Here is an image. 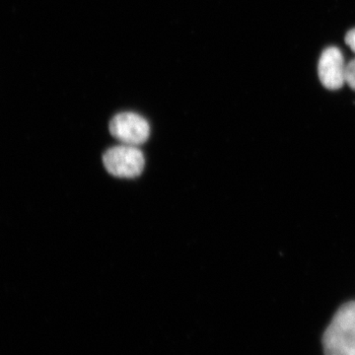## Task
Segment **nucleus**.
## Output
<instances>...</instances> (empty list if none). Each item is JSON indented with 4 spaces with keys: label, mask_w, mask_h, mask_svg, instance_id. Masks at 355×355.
<instances>
[{
    "label": "nucleus",
    "mask_w": 355,
    "mask_h": 355,
    "mask_svg": "<svg viewBox=\"0 0 355 355\" xmlns=\"http://www.w3.org/2000/svg\"><path fill=\"white\" fill-rule=\"evenodd\" d=\"M324 355H355V301L336 313L323 336Z\"/></svg>",
    "instance_id": "1"
},
{
    "label": "nucleus",
    "mask_w": 355,
    "mask_h": 355,
    "mask_svg": "<svg viewBox=\"0 0 355 355\" xmlns=\"http://www.w3.org/2000/svg\"><path fill=\"white\" fill-rule=\"evenodd\" d=\"M103 162L110 174L128 179L139 177L146 164L141 151L128 144L110 148L103 156Z\"/></svg>",
    "instance_id": "2"
},
{
    "label": "nucleus",
    "mask_w": 355,
    "mask_h": 355,
    "mask_svg": "<svg viewBox=\"0 0 355 355\" xmlns=\"http://www.w3.org/2000/svg\"><path fill=\"white\" fill-rule=\"evenodd\" d=\"M110 132L114 137L128 146H139L148 139L150 127L139 114L125 112L114 116L110 123Z\"/></svg>",
    "instance_id": "3"
},
{
    "label": "nucleus",
    "mask_w": 355,
    "mask_h": 355,
    "mask_svg": "<svg viewBox=\"0 0 355 355\" xmlns=\"http://www.w3.org/2000/svg\"><path fill=\"white\" fill-rule=\"evenodd\" d=\"M347 64L342 51L336 46L326 49L320 58L318 74L324 87L338 90L345 83Z\"/></svg>",
    "instance_id": "4"
},
{
    "label": "nucleus",
    "mask_w": 355,
    "mask_h": 355,
    "mask_svg": "<svg viewBox=\"0 0 355 355\" xmlns=\"http://www.w3.org/2000/svg\"><path fill=\"white\" fill-rule=\"evenodd\" d=\"M345 83L349 86L352 90L355 91V58L350 60L347 64V71H345Z\"/></svg>",
    "instance_id": "5"
},
{
    "label": "nucleus",
    "mask_w": 355,
    "mask_h": 355,
    "mask_svg": "<svg viewBox=\"0 0 355 355\" xmlns=\"http://www.w3.org/2000/svg\"><path fill=\"white\" fill-rule=\"evenodd\" d=\"M345 43L355 53V29L350 30L345 37Z\"/></svg>",
    "instance_id": "6"
}]
</instances>
